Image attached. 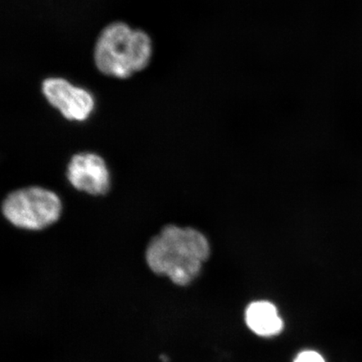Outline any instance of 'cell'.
Returning <instances> with one entry per match:
<instances>
[{"label":"cell","mask_w":362,"mask_h":362,"mask_svg":"<svg viewBox=\"0 0 362 362\" xmlns=\"http://www.w3.org/2000/svg\"><path fill=\"white\" fill-rule=\"evenodd\" d=\"M210 255V243L200 230L167 225L148 242L144 259L153 274L187 287L201 274Z\"/></svg>","instance_id":"obj_1"},{"label":"cell","mask_w":362,"mask_h":362,"mask_svg":"<svg viewBox=\"0 0 362 362\" xmlns=\"http://www.w3.org/2000/svg\"><path fill=\"white\" fill-rule=\"evenodd\" d=\"M293 362H325L318 352L305 351L300 353Z\"/></svg>","instance_id":"obj_7"},{"label":"cell","mask_w":362,"mask_h":362,"mask_svg":"<svg viewBox=\"0 0 362 362\" xmlns=\"http://www.w3.org/2000/svg\"><path fill=\"white\" fill-rule=\"evenodd\" d=\"M152 42L141 30L113 22L102 30L94 47V62L103 74L127 79L141 71L152 57Z\"/></svg>","instance_id":"obj_2"},{"label":"cell","mask_w":362,"mask_h":362,"mask_svg":"<svg viewBox=\"0 0 362 362\" xmlns=\"http://www.w3.org/2000/svg\"><path fill=\"white\" fill-rule=\"evenodd\" d=\"M1 210L8 223L16 228L40 230L57 223L62 215V204L51 189L29 187L8 194Z\"/></svg>","instance_id":"obj_3"},{"label":"cell","mask_w":362,"mask_h":362,"mask_svg":"<svg viewBox=\"0 0 362 362\" xmlns=\"http://www.w3.org/2000/svg\"><path fill=\"white\" fill-rule=\"evenodd\" d=\"M66 177L76 189L92 196H103L110 189V170L105 160L98 153H76L68 163Z\"/></svg>","instance_id":"obj_5"},{"label":"cell","mask_w":362,"mask_h":362,"mask_svg":"<svg viewBox=\"0 0 362 362\" xmlns=\"http://www.w3.org/2000/svg\"><path fill=\"white\" fill-rule=\"evenodd\" d=\"M245 320L249 329L257 336L270 337L281 333L283 320L277 308L268 301H257L249 305L245 312Z\"/></svg>","instance_id":"obj_6"},{"label":"cell","mask_w":362,"mask_h":362,"mask_svg":"<svg viewBox=\"0 0 362 362\" xmlns=\"http://www.w3.org/2000/svg\"><path fill=\"white\" fill-rule=\"evenodd\" d=\"M42 90L47 102L66 119L83 122L87 120L94 110L93 95L88 90L76 87L66 79H45Z\"/></svg>","instance_id":"obj_4"}]
</instances>
